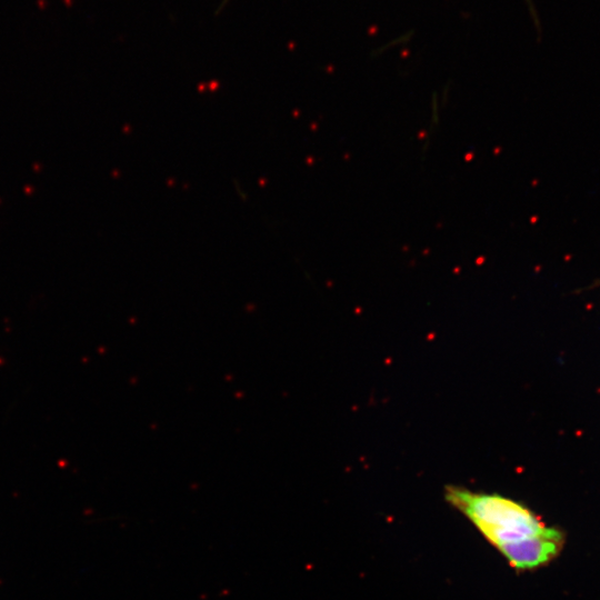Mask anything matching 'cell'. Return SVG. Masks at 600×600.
Listing matches in <instances>:
<instances>
[{
	"mask_svg": "<svg viewBox=\"0 0 600 600\" xmlns=\"http://www.w3.org/2000/svg\"><path fill=\"white\" fill-rule=\"evenodd\" d=\"M444 498L498 550L550 529L523 503L499 493L448 486Z\"/></svg>",
	"mask_w": 600,
	"mask_h": 600,
	"instance_id": "obj_1",
	"label": "cell"
},
{
	"mask_svg": "<svg viewBox=\"0 0 600 600\" xmlns=\"http://www.w3.org/2000/svg\"><path fill=\"white\" fill-rule=\"evenodd\" d=\"M563 543V532L550 527L547 532L504 546L499 552L514 569L531 570L551 562L562 550Z\"/></svg>",
	"mask_w": 600,
	"mask_h": 600,
	"instance_id": "obj_2",
	"label": "cell"
}]
</instances>
